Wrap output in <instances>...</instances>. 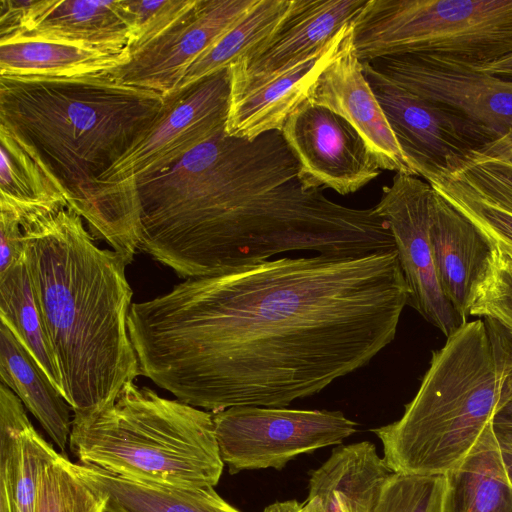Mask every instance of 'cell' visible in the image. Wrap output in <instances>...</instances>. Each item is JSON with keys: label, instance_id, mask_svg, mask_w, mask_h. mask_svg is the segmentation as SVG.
Returning a JSON list of instances; mask_svg holds the SVG:
<instances>
[{"label": "cell", "instance_id": "4fadbf2b", "mask_svg": "<svg viewBox=\"0 0 512 512\" xmlns=\"http://www.w3.org/2000/svg\"><path fill=\"white\" fill-rule=\"evenodd\" d=\"M257 0H197L158 37L136 50L110 76L163 97L174 92L189 67L230 30Z\"/></svg>", "mask_w": 512, "mask_h": 512}, {"label": "cell", "instance_id": "d6986e66", "mask_svg": "<svg viewBox=\"0 0 512 512\" xmlns=\"http://www.w3.org/2000/svg\"><path fill=\"white\" fill-rule=\"evenodd\" d=\"M59 452L38 433L20 399L0 384V512H36L43 465Z\"/></svg>", "mask_w": 512, "mask_h": 512}, {"label": "cell", "instance_id": "52a82bcc", "mask_svg": "<svg viewBox=\"0 0 512 512\" xmlns=\"http://www.w3.org/2000/svg\"><path fill=\"white\" fill-rule=\"evenodd\" d=\"M221 459L230 474L281 470L292 459L340 445L357 431L341 411L236 406L214 412Z\"/></svg>", "mask_w": 512, "mask_h": 512}, {"label": "cell", "instance_id": "836d02e7", "mask_svg": "<svg viewBox=\"0 0 512 512\" xmlns=\"http://www.w3.org/2000/svg\"><path fill=\"white\" fill-rule=\"evenodd\" d=\"M24 255L20 221L10 213L0 212V276Z\"/></svg>", "mask_w": 512, "mask_h": 512}, {"label": "cell", "instance_id": "f1b7e54d", "mask_svg": "<svg viewBox=\"0 0 512 512\" xmlns=\"http://www.w3.org/2000/svg\"><path fill=\"white\" fill-rule=\"evenodd\" d=\"M446 475L392 472L382 484L372 512H445Z\"/></svg>", "mask_w": 512, "mask_h": 512}, {"label": "cell", "instance_id": "8d00e7d4", "mask_svg": "<svg viewBox=\"0 0 512 512\" xmlns=\"http://www.w3.org/2000/svg\"><path fill=\"white\" fill-rule=\"evenodd\" d=\"M469 66L495 76L512 79V52L489 62Z\"/></svg>", "mask_w": 512, "mask_h": 512}, {"label": "cell", "instance_id": "f546056e", "mask_svg": "<svg viewBox=\"0 0 512 512\" xmlns=\"http://www.w3.org/2000/svg\"><path fill=\"white\" fill-rule=\"evenodd\" d=\"M443 171L481 200L512 215V161L468 154Z\"/></svg>", "mask_w": 512, "mask_h": 512}, {"label": "cell", "instance_id": "4316f807", "mask_svg": "<svg viewBox=\"0 0 512 512\" xmlns=\"http://www.w3.org/2000/svg\"><path fill=\"white\" fill-rule=\"evenodd\" d=\"M290 5L291 0H257L230 30L189 67L176 90L228 68L248 55L271 35Z\"/></svg>", "mask_w": 512, "mask_h": 512}, {"label": "cell", "instance_id": "3957f363", "mask_svg": "<svg viewBox=\"0 0 512 512\" xmlns=\"http://www.w3.org/2000/svg\"><path fill=\"white\" fill-rule=\"evenodd\" d=\"M164 97L110 74L0 76V124L34 146L81 217L99 202L107 171L153 123Z\"/></svg>", "mask_w": 512, "mask_h": 512}, {"label": "cell", "instance_id": "83f0119b", "mask_svg": "<svg viewBox=\"0 0 512 512\" xmlns=\"http://www.w3.org/2000/svg\"><path fill=\"white\" fill-rule=\"evenodd\" d=\"M105 498L73 471L62 453L46 462L40 472L36 512H104Z\"/></svg>", "mask_w": 512, "mask_h": 512}, {"label": "cell", "instance_id": "6da1fadb", "mask_svg": "<svg viewBox=\"0 0 512 512\" xmlns=\"http://www.w3.org/2000/svg\"><path fill=\"white\" fill-rule=\"evenodd\" d=\"M409 289L396 250L267 260L133 303L141 375L197 408L286 407L367 365Z\"/></svg>", "mask_w": 512, "mask_h": 512}, {"label": "cell", "instance_id": "5bb4252c", "mask_svg": "<svg viewBox=\"0 0 512 512\" xmlns=\"http://www.w3.org/2000/svg\"><path fill=\"white\" fill-rule=\"evenodd\" d=\"M131 31L126 0H0V39L44 37L120 50Z\"/></svg>", "mask_w": 512, "mask_h": 512}, {"label": "cell", "instance_id": "277c9868", "mask_svg": "<svg viewBox=\"0 0 512 512\" xmlns=\"http://www.w3.org/2000/svg\"><path fill=\"white\" fill-rule=\"evenodd\" d=\"M512 397V337L496 321L461 324L396 421L372 429L392 472L447 475L473 450Z\"/></svg>", "mask_w": 512, "mask_h": 512}, {"label": "cell", "instance_id": "8992f818", "mask_svg": "<svg viewBox=\"0 0 512 512\" xmlns=\"http://www.w3.org/2000/svg\"><path fill=\"white\" fill-rule=\"evenodd\" d=\"M352 26L361 62L423 54L478 65L512 52V0H367Z\"/></svg>", "mask_w": 512, "mask_h": 512}, {"label": "cell", "instance_id": "cb8c5ba5", "mask_svg": "<svg viewBox=\"0 0 512 512\" xmlns=\"http://www.w3.org/2000/svg\"><path fill=\"white\" fill-rule=\"evenodd\" d=\"M0 380L32 413L60 453L66 455L73 410L3 322L0 324Z\"/></svg>", "mask_w": 512, "mask_h": 512}, {"label": "cell", "instance_id": "74e56055", "mask_svg": "<svg viewBox=\"0 0 512 512\" xmlns=\"http://www.w3.org/2000/svg\"><path fill=\"white\" fill-rule=\"evenodd\" d=\"M504 456V460H505V463H506V469H507V474H508V477L512 483V458L511 457H508V456Z\"/></svg>", "mask_w": 512, "mask_h": 512}, {"label": "cell", "instance_id": "30bf717a", "mask_svg": "<svg viewBox=\"0 0 512 512\" xmlns=\"http://www.w3.org/2000/svg\"><path fill=\"white\" fill-rule=\"evenodd\" d=\"M431 185L417 176L396 173L382 188L375 211L389 226L413 307L446 337L462 323L439 281L430 235Z\"/></svg>", "mask_w": 512, "mask_h": 512}, {"label": "cell", "instance_id": "8fae6325", "mask_svg": "<svg viewBox=\"0 0 512 512\" xmlns=\"http://www.w3.org/2000/svg\"><path fill=\"white\" fill-rule=\"evenodd\" d=\"M364 75L391 130L417 176L444 169L493 141L483 129L462 115L425 100L396 85L368 62Z\"/></svg>", "mask_w": 512, "mask_h": 512}, {"label": "cell", "instance_id": "1f68e13d", "mask_svg": "<svg viewBox=\"0 0 512 512\" xmlns=\"http://www.w3.org/2000/svg\"><path fill=\"white\" fill-rule=\"evenodd\" d=\"M492 243L490 268L476 292L469 315L496 321L512 337V246Z\"/></svg>", "mask_w": 512, "mask_h": 512}, {"label": "cell", "instance_id": "44dd1931", "mask_svg": "<svg viewBox=\"0 0 512 512\" xmlns=\"http://www.w3.org/2000/svg\"><path fill=\"white\" fill-rule=\"evenodd\" d=\"M391 473L373 443L340 444L320 467L310 471L306 499H318L317 512H372Z\"/></svg>", "mask_w": 512, "mask_h": 512}, {"label": "cell", "instance_id": "e575fe53", "mask_svg": "<svg viewBox=\"0 0 512 512\" xmlns=\"http://www.w3.org/2000/svg\"><path fill=\"white\" fill-rule=\"evenodd\" d=\"M492 428L502 453L512 458V397L495 414Z\"/></svg>", "mask_w": 512, "mask_h": 512}, {"label": "cell", "instance_id": "e0dca14e", "mask_svg": "<svg viewBox=\"0 0 512 512\" xmlns=\"http://www.w3.org/2000/svg\"><path fill=\"white\" fill-rule=\"evenodd\" d=\"M367 0H291L269 37L229 67L255 77L287 71L319 54Z\"/></svg>", "mask_w": 512, "mask_h": 512}, {"label": "cell", "instance_id": "5b68a950", "mask_svg": "<svg viewBox=\"0 0 512 512\" xmlns=\"http://www.w3.org/2000/svg\"><path fill=\"white\" fill-rule=\"evenodd\" d=\"M69 447L79 463L164 485L214 487L224 468L212 413L134 381L107 409L73 418Z\"/></svg>", "mask_w": 512, "mask_h": 512}, {"label": "cell", "instance_id": "603a6c76", "mask_svg": "<svg viewBox=\"0 0 512 512\" xmlns=\"http://www.w3.org/2000/svg\"><path fill=\"white\" fill-rule=\"evenodd\" d=\"M75 474L105 498L104 512H241L214 487H185L129 479L73 463Z\"/></svg>", "mask_w": 512, "mask_h": 512}, {"label": "cell", "instance_id": "484cf974", "mask_svg": "<svg viewBox=\"0 0 512 512\" xmlns=\"http://www.w3.org/2000/svg\"><path fill=\"white\" fill-rule=\"evenodd\" d=\"M0 318L63 396L60 370L35 296L25 252L0 276Z\"/></svg>", "mask_w": 512, "mask_h": 512}, {"label": "cell", "instance_id": "7a4b0ae2", "mask_svg": "<svg viewBox=\"0 0 512 512\" xmlns=\"http://www.w3.org/2000/svg\"><path fill=\"white\" fill-rule=\"evenodd\" d=\"M26 262L73 418L113 405L141 375L130 339L127 264L70 206L21 224Z\"/></svg>", "mask_w": 512, "mask_h": 512}, {"label": "cell", "instance_id": "2e32d148", "mask_svg": "<svg viewBox=\"0 0 512 512\" xmlns=\"http://www.w3.org/2000/svg\"><path fill=\"white\" fill-rule=\"evenodd\" d=\"M308 100L348 121L367 143L380 169L417 176L364 75L353 45V26L312 86Z\"/></svg>", "mask_w": 512, "mask_h": 512}, {"label": "cell", "instance_id": "f35d334b", "mask_svg": "<svg viewBox=\"0 0 512 512\" xmlns=\"http://www.w3.org/2000/svg\"><path fill=\"white\" fill-rule=\"evenodd\" d=\"M510 161V160H509Z\"/></svg>", "mask_w": 512, "mask_h": 512}, {"label": "cell", "instance_id": "d4e9b609", "mask_svg": "<svg viewBox=\"0 0 512 512\" xmlns=\"http://www.w3.org/2000/svg\"><path fill=\"white\" fill-rule=\"evenodd\" d=\"M446 476L445 512H512V483L492 425Z\"/></svg>", "mask_w": 512, "mask_h": 512}, {"label": "cell", "instance_id": "4dcf8cb0", "mask_svg": "<svg viewBox=\"0 0 512 512\" xmlns=\"http://www.w3.org/2000/svg\"><path fill=\"white\" fill-rule=\"evenodd\" d=\"M492 242L512 246V215L478 198L443 171L421 176Z\"/></svg>", "mask_w": 512, "mask_h": 512}, {"label": "cell", "instance_id": "9c48e42d", "mask_svg": "<svg viewBox=\"0 0 512 512\" xmlns=\"http://www.w3.org/2000/svg\"><path fill=\"white\" fill-rule=\"evenodd\" d=\"M368 63L401 88L462 115L493 140L512 128V79L423 54L387 56Z\"/></svg>", "mask_w": 512, "mask_h": 512}, {"label": "cell", "instance_id": "d590c367", "mask_svg": "<svg viewBox=\"0 0 512 512\" xmlns=\"http://www.w3.org/2000/svg\"><path fill=\"white\" fill-rule=\"evenodd\" d=\"M483 158H493L512 161V128L503 136L485 144L469 153Z\"/></svg>", "mask_w": 512, "mask_h": 512}, {"label": "cell", "instance_id": "7c38bea8", "mask_svg": "<svg viewBox=\"0 0 512 512\" xmlns=\"http://www.w3.org/2000/svg\"><path fill=\"white\" fill-rule=\"evenodd\" d=\"M299 164L306 188L357 192L381 172L367 143L343 117L310 100L287 119L281 131Z\"/></svg>", "mask_w": 512, "mask_h": 512}, {"label": "cell", "instance_id": "ba28073f", "mask_svg": "<svg viewBox=\"0 0 512 512\" xmlns=\"http://www.w3.org/2000/svg\"><path fill=\"white\" fill-rule=\"evenodd\" d=\"M231 92L229 67L164 97L150 127L100 177L105 183L137 179L180 161L226 126Z\"/></svg>", "mask_w": 512, "mask_h": 512}, {"label": "cell", "instance_id": "9a60e30c", "mask_svg": "<svg viewBox=\"0 0 512 512\" xmlns=\"http://www.w3.org/2000/svg\"><path fill=\"white\" fill-rule=\"evenodd\" d=\"M352 22L316 56L284 72L245 76L229 67L231 92L225 133L254 140L282 131L289 116L309 98L312 86L335 57Z\"/></svg>", "mask_w": 512, "mask_h": 512}, {"label": "cell", "instance_id": "d6a6232c", "mask_svg": "<svg viewBox=\"0 0 512 512\" xmlns=\"http://www.w3.org/2000/svg\"><path fill=\"white\" fill-rule=\"evenodd\" d=\"M197 0H126L132 18L127 48L130 55L140 49L187 13Z\"/></svg>", "mask_w": 512, "mask_h": 512}, {"label": "cell", "instance_id": "7402d4cb", "mask_svg": "<svg viewBox=\"0 0 512 512\" xmlns=\"http://www.w3.org/2000/svg\"><path fill=\"white\" fill-rule=\"evenodd\" d=\"M129 60L127 47L114 50L21 35L0 39V76L71 78L109 74Z\"/></svg>", "mask_w": 512, "mask_h": 512}, {"label": "cell", "instance_id": "ffe728a7", "mask_svg": "<svg viewBox=\"0 0 512 512\" xmlns=\"http://www.w3.org/2000/svg\"><path fill=\"white\" fill-rule=\"evenodd\" d=\"M0 209L25 221L69 206L70 194L38 150L0 124Z\"/></svg>", "mask_w": 512, "mask_h": 512}, {"label": "cell", "instance_id": "ac0fdd59", "mask_svg": "<svg viewBox=\"0 0 512 512\" xmlns=\"http://www.w3.org/2000/svg\"><path fill=\"white\" fill-rule=\"evenodd\" d=\"M430 235L442 291L465 323L476 292L490 268L494 245L434 189Z\"/></svg>", "mask_w": 512, "mask_h": 512}]
</instances>
